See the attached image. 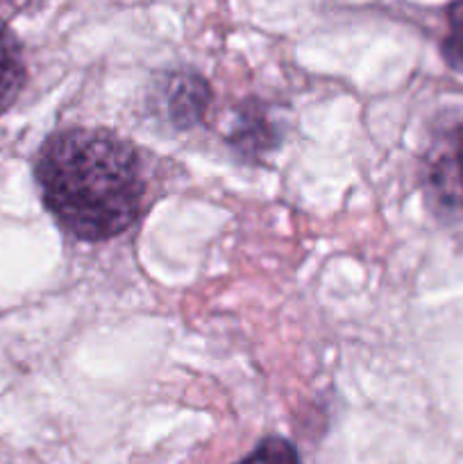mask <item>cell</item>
<instances>
[{
  "instance_id": "cell-1",
  "label": "cell",
  "mask_w": 463,
  "mask_h": 464,
  "mask_svg": "<svg viewBox=\"0 0 463 464\" xmlns=\"http://www.w3.org/2000/svg\"><path fill=\"white\" fill-rule=\"evenodd\" d=\"M50 216L80 240L100 243L136 222L145 195L141 157L130 140L104 130L50 136L34 163Z\"/></svg>"
},
{
  "instance_id": "cell-2",
  "label": "cell",
  "mask_w": 463,
  "mask_h": 464,
  "mask_svg": "<svg viewBox=\"0 0 463 464\" xmlns=\"http://www.w3.org/2000/svg\"><path fill=\"white\" fill-rule=\"evenodd\" d=\"M163 111L177 127H191L204 116L212 100L207 82L193 72H172L162 86Z\"/></svg>"
},
{
  "instance_id": "cell-3",
  "label": "cell",
  "mask_w": 463,
  "mask_h": 464,
  "mask_svg": "<svg viewBox=\"0 0 463 464\" xmlns=\"http://www.w3.org/2000/svg\"><path fill=\"white\" fill-rule=\"evenodd\" d=\"M429 186L443 207L463 211V125L431 159Z\"/></svg>"
},
{
  "instance_id": "cell-4",
  "label": "cell",
  "mask_w": 463,
  "mask_h": 464,
  "mask_svg": "<svg viewBox=\"0 0 463 464\" xmlns=\"http://www.w3.org/2000/svg\"><path fill=\"white\" fill-rule=\"evenodd\" d=\"M25 84V62L14 32L0 21V116L14 104Z\"/></svg>"
},
{
  "instance_id": "cell-5",
  "label": "cell",
  "mask_w": 463,
  "mask_h": 464,
  "mask_svg": "<svg viewBox=\"0 0 463 464\" xmlns=\"http://www.w3.org/2000/svg\"><path fill=\"white\" fill-rule=\"evenodd\" d=\"M448 63L463 72V0H454L448 9V34L443 39Z\"/></svg>"
},
{
  "instance_id": "cell-6",
  "label": "cell",
  "mask_w": 463,
  "mask_h": 464,
  "mask_svg": "<svg viewBox=\"0 0 463 464\" xmlns=\"http://www.w3.org/2000/svg\"><path fill=\"white\" fill-rule=\"evenodd\" d=\"M236 464H302L300 462L298 451L291 447L286 440L271 438L263 440L252 453L239 460Z\"/></svg>"
}]
</instances>
